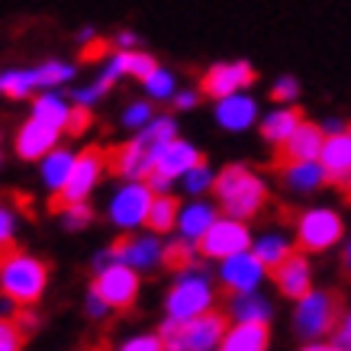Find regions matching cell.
Wrapping results in <instances>:
<instances>
[{"label": "cell", "mask_w": 351, "mask_h": 351, "mask_svg": "<svg viewBox=\"0 0 351 351\" xmlns=\"http://www.w3.org/2000/svg\"><path fill=\"white\" fill-rule=\"evenodd\" d=\"M171 138H178L174 119L155 117L149 126H142V132L132 142L107 149V168L113 174H119V178H129V181H145L155 171V161H158L161 149L168 145Z\"/></svg>", "instance_id": "obj_1"}, {"label": "cell", "mask_w": 351, "mask_h": 351, "mask_svg": "<svg viewBox=\"0 0 351 351\" xmlns=\"http://www.w3.org/2000/svg\"><path fill=\"white\" fill-rule=\"evenodd\" d=\"M107 252L113 255V261L136 267V271H152L165 258V248L155 239H138V235H119Z\"/></svg>", "instance_id": "obj_15"}, {"label": "cell", "mask_w": 351, "mask_h": 351, "mask_svg": "<svg viewBox=\"0 0 351 351\" xmlns=\"http://www.w3.org/2000/svg\"><path fill=\"white\" fill-rule=\"evenodd\" d=\"M7 239H13V213L0 206V242H7Z\"/></svg>", "instance_id": "obj_47"}, {"label": "cell", "mask_w": 351, "mask_h": 351, "mask_svg": "<svg viewBox=\"0 0 351 351\" xmlns=\"http://www.w3.org/2000/svg\"><path fill=\"white\" fill-rule=\"evenodd\" d=\"M68 113H71V107L58 94H43V97H36V104H32V117L43 119V123H49L55 129H64Z\"/></svg>", "instance_id": "obj_27"}, {"label": "cell", "mask_w": 351, "mask_h": 351, "mask_svg": "<svg viewBox=\"0 0 351 351\" xmlns=\"http://www.w3.org/2000/svg\"><path fill=\"white\" fill-rule=\"evenodd\" d=\"M142 84H145L149 97H155V100H171L174 97V75H171L168 68H155Z\"/></svg>", "instance_id": "obj_33"}, {"label": "cell", "mask_w": 351, "mask_h": 351, "mask_svg": "<svg viewBox=\"0 0 351 351\" xmlns=\"http://www.w3.org/2000/svg\"><path fill=\"white\" fill-rule=\"evenodd\" d=\"M152 107L149 104H129V110L123 113V126L129 129H142V126H149L152 123Z\"/></svg>", "instance_id": "obj_40"}, {"label": "cell", "mask_w": 351, "mask_h": 351, "mask_svg": "<svg viewBox=\"0 0 351 351\" xmlns=\"http://www.w3.org/2000/svg\"><path fill=\"white\" fill-rule=\"evenodd\" d=\"M300 97V84H297V77H277L274 87H271V100H277V104H290V100H297Z\"/></svg>", "instance_id": "obj_38"}, {"label": "cell", "mask_w": 351, "mask_h": 351, "mask_svg": "<svg viewBox=\"0 0 351 351\" xmlns=\"http://www.w3.org/2000/svg\"><path fill=\"white\" fill-rule=\"evenodd\" d=\"M104 171H107V149L90 145V149H84L81 155H75V168H71V174H68V181H64L62 191H55L49 210H52V213H62L64 206H71V203H84L87 193L97 187Z\"/></svg>", "instance_id": "obj_6"}, {"label": "cell", "mask_w": 351, "mask_h": 351, "mask_svg": "<svg viewBox=\"0 0 351 351\" xmlns=\"http://www.w3.org/2000/svg\"><path fill=\"white\" fill-rule=\"evenodd\" d=\"M213 223H216V213L210 203H191L181 213V219H178V229H181L187 239H200Z\"/></svg>", "instance_id": "obj_26"}, {"label": "cell", "mask_w": 351, "mask_h": 351, "mask_svg": "<svg viewBox=\"0 0 351 351\" xmlns=\"http://www.w3.org/2000/svg\"><path fill=\"white\" fill-rule=\"evenodd\" d=\"M300 351H341V348L332 341V345H306V348H300Z\"/></svg>", "instance_id": "obj_52"}, {"label": "cell", "mask_w": 351, "mask_h": 351, "mask_svg": "<svg viewBox=\"0 0 351 351\" xmlns=\"http://www.w3.org/2000/svg\"><path fill=\"white\" fill-rule=\"evenodd\" d=\"M345 129H348V123H341V119H326L322 132H326V136H335V132H345Z\"/></svg>", "instance_id": "obj_50"}, {"label": "cell", "mask_w": 351, "mask_h": 351, "mask_svg": "<svg viewBox=\"0 0 351 351\" xmlns=\"http://www.w3.org/2000/svg\"><path fill=\"white\" fill-rule=\"evenodd\" d=\"M303 123V113H300L297 107H284V110H274V113H267L265 119H261V138L265 142H271V145H284L293 132H297V126Z\"/></svg>", "instance_id": "obj_22"}, {"label": "cell", "mask_w": 351, "mask_h": 351, "mask_svg": "<svg viewBox=\"0 0 351 351\" xmlns=\"http://www.w3.org/2000/svg\"><path fill=\"white\" fill-rule=\"evenodd\" d=\"M107 52H110L107 43H100V39H90V43H84V49H81V58H84V62H94V58H104Z\"/></svg>", "instance_id": "obj_44"}, {"label": "cell", "mask_w": 351, "mask_h": 351, "mask_svg": "<svg viewBox=\"0 0 351 351\" xmlns=\"http://www.w3.org/2000/svg\"><path fill=\"white\" fill-rule=\"evenodd\" d=\"M213 171L206 168V161L203 165H197V168H191L187 174H184V191L187 193H203V191H213Z\"/></svg>", "instance_id": "obj_36"}, {"label": "cell", "mask_w": 351, "mask_h": 351, "mask_svg": "<svg viewBox=\"0 0 351 351\" xmlns=\"http://www.w3.org/2000/svg\"><path fill=\"white\" fill-rule=\"evenodd\" d=\"M62 219H64V229H84L94 219V210L87 203H71V206L62 210Z\"/></svg>", "instance_id": "obj_37"}, {"label": "cell", "mask_w": 351, "mask_h": 351, "mask_svg": "<svg viewBox=\"0 0 351 351\" xmlns=\"http://www.w3.org/2000/svg\"><path fill=\"white\" fill-rule=\"evenodd\" d=\"M322 145H326V132H322V126L303 119V123L297 126V132H293L284 145H277L271 165H274L277 171H284V168H290V165H300V161H319Z\"/></svg>", "instance_id": "obj_10"}, {"label": "cell", "mask_w": 351, "mask_h": 351, "mask_svg": "<svg viewBox=\"0 0 351 351\" xmlns=\"http://www.w3.org/2000/svg\"><path fill=\"white\" fill-rule=\"evenodd\" d=\"M165 267H168L171 274H187L193 267V261H197V245H191L187 239H181V242H171L168 248H165Z\"/></svg>", "instance_id": "obj_29"}, {"label": "cell", "mask_w": 351, "mask_h": 351, "mask_svg": "<svg viewBox=\"0 0 351 351\" xmlns=\"http://www.w3.org/2000/svg\"><path fill=\"white\" fill-rule=\"evenodd\" d=\"M26 335H29V329L16 319V313L13 316H0V351H23Z\"/></svg>", "instance_id": "obj_31"}, {"label": "cell", "mask_w": 351, "mask_h": 351, "mask_svg": "<svg viewBox=\"0 0 351 351\" xmlns=\"http://www.w3.org/2000/svg\"><path fill=\"white\" fill-rule=\"evenodd\" d=\"M335 345L341 351H351V313H345V319L339 322V329H335Z\"/></svg>", "instance_id": "obj_43"}, {"label": "cell", "mask_w": 351, "mask_h": 351, "mask_svg": "<svg viewBox=\"0 0 351 351\" xmlns=\"http://www.w3.org/2000/svg\"><path fill=\"white\" fill-rule=\"evenodd\" d=\"M152 187L145 181H132L126 184L123 191L113 197V203H110V219H113V226H119V229H132V226L145 223V216H149L152 210Z\"/></svg>", "instance_id": "obj_13"}, {"label": "cell", "mask_w": 351, "mask_h": 351, "mask_svg": "<svg viewBox=\"0 0 351 351\" xmlns=\"http://www.w3.org/2000/svg\"><path fill=\"white\" fill-rule=\"evenodd\" d=\"M117 45L123 49V52H132L138 45V36L132 29H123V32H117Z\"/></svg>", "instance_id": "obj_48"}, {"label": "cell", "mask_w": 351, "mask_h": 351, "mask_svg": "<svg viewBox=\"0 0 351 351\" xmlns=\"http://www.w3.org/2000/svg\"><path fill=\"white\" fill-rule=\"evenodd\" d=\"M210 306H213V290L206 284V277L193 274V271H187L168 293V316L171 319L187 322V319H193V316L206 313Z\"/></svg>", "instance_id": "obj_8"}, {"label": "cell", "mask_w": 351, "mask_h": 351, "mask_svg": "<svg viewBox=\"0 0 351 351\" xmlns=\"http://www.w3.org/2000/svg\"><path fill=\"white\" fill-rule=\"evenodd\" d=\"M197 104V94L193 90H181V94H174V107L178 110H191Z\"/></svg>", "instance_id": "obj_49"}, {"label": "cell", "mask_w": 351, "mask_h": 351, "mask_svg": "<svg viewBox=\"0 0 351 351\" xmlns=\"http://www.w3.org/2000/svg\"><path fill=\"white\" fill-rule=\"evenodd\" d=\"M178 219H181V200H178L174 193H158V197L152 200L145 226H149L152 232H171V229L178 226Z\"/></svg>", "instance_id": "obj_24"}, {"label": "cell", "mask_w": 351, "mask_h": 351, "mask_svg": "<svg viewBox=\"0 0 351 351\" xmlns=\"http://www.w3.org/2000/svg\"><path fill=\"white\" fill-rule=\"evenodd\" d=\"M49 274H52L49 261L20 252V245L13 242V239L0 242V287H3L10 303L32 306L45 293Z\"/></svg>", "instance_id": "obj_2"}, {"label": "cell", "mask_w": 351, "mask_h": 351, "mask_svg": "<svg viewBox=\"0 0 351 351\" xmlns=\"http://www.w3.org/2000/svg\"><path fill=\"white\" fill-rule=\"evenodd\" d=\"M341 274H345V280H351V242L341 252Z\"/></svg>", "instance_id": "obj_51"}, {"label": "cell", "mask_w": 351, "mask_h": 351, "mask_svg": "<svg viewBox=\"0 0 351 351\" xmlns=\"http://www.w3.org/2000/svg\"><path fill=\"white\" fill-rule=\"evenodd\" d=\"M329 187H335L341 193V200L351 203V171L348 174H339V178H329Z\"/></svg>", "instance_id": "obj_45"}, {"label": "cell", "mask_w": 351, "mask_h": 351, "mask_svg": "<svg viewBox=\"0 0 351 351\" xmlns=\"http://www.w3.org/2000/svg\"><path fill=\"white\" fill-rule=\"evenodd\" d=\"M271 329L267 322H239L235 329L226 332L219 351H267Z\"/></svg>", "instance_id": "obj_20"}, {"label": "cell", "mask_w": 351, "mask_h": 351, "mask_svg": "<svg viewBox=\"0 0 351 351\" xmlns=\"http://www.w3.org/2000/svg\"><path fill=\"white\" fill-rule=\"evenodd\" d=\"M94 123V117H90V107H81V104H75L71 107V113H68V123H64V129H68V136H81V132H87V126Z\"/></svg>", "instance_id": "obj_39"}, {"label": "cell", "mask_w": 351, "mask_h": 351, "mask_svg": "<svg viewBox=\"0 0 351 351\" xmlns=\"http://www.w3.org/2000/svg\"><path fill=\"white\" fill-rule=\"evenodd\" d=\"M58 132H62V129H55V126H49V123H43V119L32 117L29 123H23V129L16 132V155L26 161L45 158V155L55 149Z\"/></svg>", "instance_id": "obj_17"}, {"label": "cell", "mask_w": 351, "mask_h": 351, "mask_svg": "<svg viewBox=\"0 0 351 351\" xmlns=\"http://www.w3.org/2000/svg\"><path fill=\"white\" fill-rule=\"evenodd\" d=\"M110 87L104 84V81H97V84H90V87H77L75 94V104H81V107H90V104H97V100H100V97L107 94Z\"/></svg>", "instance_id": "obj_42"}, {"label": "cell", "mask_w": 351, "mask_h": 351, "mask_svg": "<svg viewBox=\"0 0 351 351\" xmlns=\"http://www.w3.org/2000/svg\"><path fill=\"white\" fill-rule=\"evenodd\" d=\"M271 277H274L280 297H287V300H303L313 290V271H309V261L303 258V252H290L271 271Z\"/></svg>", "instance_id": "obj_16"}, {"label": "cell", "mask_w": 351, "mask_h": 351, "mask_svg": "<svg viewBox=\"0 0 351 351\" xmlns=\"http://www.w3.org/2000/svg\"><path fill=\"white\" fill-rule=\"evenodd\" d=\"M229 332V316L219 309H206L200 316L181 322L171 319L158 329L165 351H213Z\"/></svg>", "instance_id": "obj_4"}, {"label": "cell", "mask_w": 351, "mask_h": 351, "mask_svg": "<svg viewBox=\"0 0 351 351\" xmlns=\"http://www.w3.org/2000/svg\"><path fill=\"white\" fill-rule=\"evenodd\" d=\"M319 161H322V168H326V184H329V178L348 174L351 171V126L345 129V132L326 136Z\"/></svg>", "instance_id": "obj_21"}, {"label": "cell", "mask_w": 351, "mask_h": 351, "mask_svg": "<svg viewBox=\"0 0 351 351\" xmlns=\"http://www.w3.org/2000/svg\"><path fill=\"white\" fill-rule=\"evenodd\" d=\"M81 351H110V345H107L104 339H100V341H90V345H84Z\"/></svg>", "instance_id": "obj_53"}, {"label": "cell", "mask_w": 351, "mask_h": 351, "mask_svg": "<svg viewBox=\"0 0 351 351\" xmlns=\"http://www.w3.org/2000/svg\"><path fill=\"white\" fill-rule=\"evenodd\" d=\"M36 77H39V87H55V84H64L75 77V68L64 62H45L43 68H36Z\"/></svg>", "instance_id": "obj_34"}, {"label": "cell", "mask_w": 351, "mask_h": 351, "mask_svg": "<svg viewBox=\"0 0 351 351\" xmlns=\"http://www.w3.org/2000/svg\"><path fill=\"white\" fill-rule=\"evenodd\" d=\"M290 252H293V248H290L284 239H274V235H267V239H261V242L255 245L258 261H261L265 267H271V271H274V267L280 265V261H284Z\"/></svg>", "instance_id": "obj_32"}, {"label": "cell", "mask_w": 351, "mask_h": 351, "mask_svg": "<svg viewBox=\"0 0 351 351\" xmlns=\"http://www.w3.org/2000/svg\"><path fill=\"white\" fill-rule=\"evenodd\" d=\"M77 39H81V43H90V39H97V32L90 29V26H84V29L77 32Z\"/></svg>", "instance_id": "obj_54"}, {"label": "cell", "mask_w": 351, "mask_h": 351, "mask_svg": "<svg viewBox=\"0 0 351 351\" xmlns=\"http://www.w3.org/2000/svg\"><path fill=\"white\" fill-rule=\"evenodd\" d=\"M213 193L219 210L229 219H239V223H248V219L261 216V210L267 206L265 181L245 165H229V168L219 171L213 181Z\"/></svg>", "instance_id": "obj_3"}, {"label": "cell", "mask_w": 351, "mask_h": 351, "mask_svg": "<svg viewBox=\"0 0 351 351\" xmlns=\"http://www.w3.org/2000/svg\"><path fill=\"white\" fill-rule=\"evenodd\" d=\"M71 168H75V155L64 149H52L49 155H45L43 161V178L45 184L52 187V191H62L64 181H68V174H71Z\"/></svg>", "instance_id": "obj_25"}, {"label": "cell", "mask_w": 351, "mask_h": 351, "mask_svg": "<svg viewBox=\"0 0 351 351\" xmlns=\"http://www.w3.org/2000/svg\"><path fill=\"white\" fill-rule=\"evenodd\" d=\"M345 223L335 210H306L297 219V252L303 255H316L326 252L341 239Z\"/></svg>", "instance_id": "obj_7"}, {"label": "cell", "mask_w": 351, "mask_h": 351, "mask_svg": "<svg viewBox=\"0 0 351 351\" xmlns=\"http://www.w3.org/2000/svg\"><path fill=\"white\" fill-rule=\"evenodd\" d=\"M345 319V297L339 290H309L303 300H297L293 326L300 339H322L326 332H335Z\"/></svg>", "instance_id": "obj_5"}, {"label": "cell", "mask_w": 351, "mask_h": 351, "mask_svg": "<svg viewBox=\"0 0 351 351\" xmlns=\"http://www.w3.org/2000/svg\"><path fill=\"white\" fill-rule=\"evenodd\" d=\"M232 309L239 322H267V316H271V306L258 293H239Z\"/></svg>", "instance_id": "obj_30"}, {"label": "cell", "mask_w": 351, "mask_h": 351, "mask_svg": "<svg viewBox=\"0 0 351 351\" xmlns=\"http://www.w3.org/2000/svg\"><path fill=\"white\" fill-rule=\"evenodd\" d=\"M265 274V265L258 261L255 252H239V255L226 258L223 271H219V287L226 297H239V293H252L258 280Z\"/></svg>", "instance_id": "obj_14"}, {"label": "cell", "mask_w": 351, "mask_h": 351, "mask_svg": "<svg viewBox=\"0 0 351 351\" xmlns=\"http://www.w3.org/2000/svg\"><path fill=\"white\" fill-rule=\"evenodd\" d=\"M280 174H284V184L297 193H309V191H316V187L326 184V168H322V161H300V165L284 168Z\"/></svg>", "instance_id": "obj_23"}, {"label": "cell", "mask_w": 351, "mask_h": 351, "mask_svg": "<svg viewBox=\"0 0 351 351\" xmlns=\"http://www.w3.org/2000/svg\"><path fill=\"white\" fill-rule=\"evenodd\" d=\"M203 155L197 149H193L191 142H184V138H171L168 145L161 149L158 161H155V174H165V178H184L191 168H197V165H203Z\"/></svg>", "instance_id": "obj_18"}, {"label": "cell", "mask_w": 351, "mask_h": 351, "mask_svg": "<svg viewBox=\"0 0 351 351\" xmlns=\"http://www.w3.org/2000/svg\"><path fill=\"white\" fill-rule=\"evenodd\" d=\"M90 290H97L100 297L107 300L110 309H117V313H129L132 303H136V297H138L136 267L113 261V265H107L104 271H97V280H94V287Z\"/></svg>", "instance_id": "obj_9"}, {"label": "cell", "mask_w": 351, "mask_h": 351, "mask_svg": "<svg viewBox=\"0 0 351 351\" xmlns=\"http://www.w3.org/2000/svg\"><path fill=\"white\" fill-rule=\"evenodd\" d=\"M119 52H123V49H119ZM123 64H126V75L138 77V81H145V77L158 68V62H155L149 52H136V49H132V52H123Z\"/></svg>", "instance_id": "obj_35"}, {"label": "cell", "mask_w": 351, "mask_h": 351, "mask_svg": "<svg viewBox=\"0 0 351 351\" xmlns=\"http://www.w3.org/2000/svg\"><path fill=\"white\" fill-rule=\"evenodd\" d=\"M248 248V229L239 219H216L206 232L197 239V252L203 258H232Z\"/></svg>", "instance_id": "obj_11"}, {"label": "cell", "mask_w": 351, "mask_h": 351, "mask_svg": "<svg viewBox=\"0 0 351 351\" xmlns=\"http://www.w3.org/2000/svg\"><path fill=\"white\" fill-rule=\"evenodd\" d=\"M117 351H165V341L158 335H138V339H129L126 345H119Z\"/></svg>", "instance_id": "obj_41"}, {"label": "cell", "mask_w": 351, "mask_h": 351, "mask_svg": "<svg viewBox=\"0 0 351 351\" xmlns=\"http://www.w3.org/2000/svg\"><path fill=\"white\" fill-rule=\"evenodd\" d=\"M255 117H258V104L252 100V97H245L242 90L232 94V97L216 100V119H219V126L232 129V132L248 129L252 123H255Z\"/></svg>", "instance_id": "obj_19"}, {"label": "cell", "mask_w": 351, "mask_h": 351, "mask_svg": "<svg viewBox=\"0 0 351 351\" xmlns=\"http://www.w3.org/2000/svg\"><path fill=\"white\" fill-rule=\"evenodd\" d=\"M36 87H39L36 68H16V71H3V75H0V94L13 97V100L29 97Z\"/></svg>", "instance_id": "obj_28"}, {"label": "cell", "mask_w": 351, "mask_h": 351, "mask_svg": "<svg viewBox=\"0 0 351 351\" xmlns=\"http://www.w3.org/2000/svg\"><path fill=\"white\" fill-rule=\"evenodd\" d=\"M107 300L100 297V293H97V290H90V297H87V313H90V316H104V313H107Z\"/></svg>", "instance_id": "obj_46"}, {"label": "cell", "mask_w": 351, "mask_h": 351, "mask_svg": "<svg viewBox=\"0 0 351 351\" xmlns=\"http://www.w3.org/2000/svg\"><path fill=\"white\" fill-rule=\"evenodd\" d=\"M248 84H255V68L248 62H219L203 75L200 94L223 100V97H232L239 90H245Z\"/></svg>", "instance_id": "obj_12"}]
</instances>
